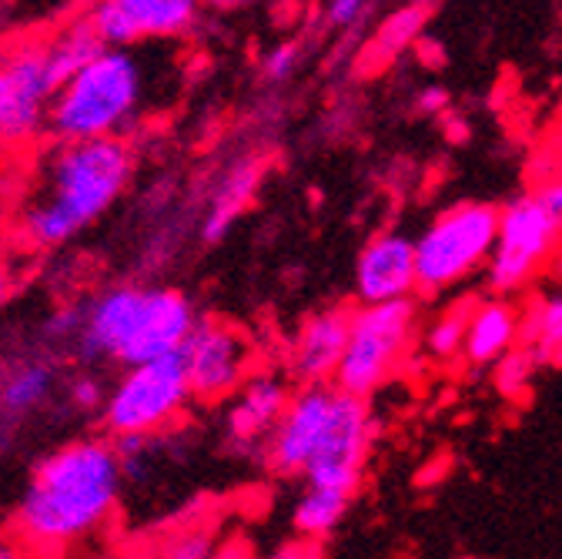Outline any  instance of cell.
Here are the masks:
<instances>
[{
    "instance_id": "cell-1",
    "label": "cell",
    "mask_w": 562,
    "mask_h": 559,
    "mask_svg": "<svg viewBox=\"0 0 562 559\" xmlns=\"http://www.w3.org/2000/svg\"><path fill=\"white\" fill-rule=\"evenodd\" d=\"M124 482L117 443L78 439L50 452L24 489L14 533L34 552H64L104 529Z\"/></svg>"
},
{
    "instance_id": "cell-2",
    "label": "cell",
    "mask_w": 562,
    "mask_h": 559,
    "mask_svg": "<svg viewBox=\"0 0 562 559\" xmlns=\"http://www.w3.org/2000/svg\"><path fill=\"white\" fill-rule=\"evenodd\" d=\"M134 155L127 137L54 142L21 204V235L34 248H57L108 215L127 191Z\"/></svg>"
},
{
    "instance_id": "cell-3",
    "label": "cell",
    "mask_w": 562,
    "mask_h": 559,
    "mask_svg": "<svg viewBox=\"0 0 562 559\" xmlns=\"http://www.w3.org/2000/svg\"><path fill=\"white\" fill-rule=\"evenodd\" d=\"M151 91V64L137 44L104 47L57 88L47 137L54 142L127 137L145 118Z\"/></svg>"
},
{
    "instance_id": "cell-4",
    "label": "cell",
    "mask_w": 562,
    "mask_h": 559,
    "mask_svg": "<svg viewBox=\"0 0 562 559\" xmlns=\"http://www.w3.org/2000/svg\"><path fill=\"white\" fill-rule=\"evenodd\" d=\"M198 315L184 292L158 286H117L91 302L81 318V348L94 359L137 366L181 353Z\"/></svg>"
},
{
    "instance_id": "cell-5",
    "label": "cell",
    "mask_w": 562,
    "mask_h": 559,
    "mask_svg": "<svg viewBox=\"0 0 562 559\" xmlns=\"http://www.w3.org/2000/svg\"><path fill=\"white\" fill-rule=\"evenodd\" d=\"M499 235V208L462 201L446 208L432 225L415 238L418 292L439 295L488 265Z\"/></svg>"
},
{
    "instance_id": "cell-6",
    "label": "cell",
    "mask_w": 562,
    "mask_h": 559,
    "mask_svg": "<svg viewBox=\"0 0 562 559\" xmlns=\"http://www.w3.org/2000/svg\"><path fill=\"white\" fill-rule=\"evenodd\" d=\"M418 328V309L412 299L351 309L348 345L335 372V385L369 399L405 362Z\"/></svg>"
},
{
    "instance_id": "cell-7",
    "label": "cell",
    "mask_w": 562,
    "mask_h": 559,
    "mask_svg": "<svg viewBox=\"0 0 562 559\" xmlns=\"http://www.w3.org/2000/svg\"><path fill=\"white\" fill-rule=\"evenodd\" d=\"M194 399L181 356H161L151 362L124 366V376L104 399V426L121 436H158Z\"/></svg>"
},
{
    "instance_id": "cell-8",
    "label": "cell",
    "mask_w": 562,
    "mask_h": 559,
    "mask_svg": "<svg viewBox=\"0 0 562 559\" xmlns=\"http://www.w3.org/2000/svg\"><path fill=\"white\" fill-rule=\"evenodd\" d=\"M57 75L44 41L11 44L0 51V145L24 152L50 131Z\"/></svg>"
},
{
    "instance_id": "cell-9",
    "label": "cell",
    "mask_w": 562,
    "mask_h": 559,
    "mask_svg": "<svg viewBox=\"0 0 562 559\" xmlns=\"http://www.w3.org/2000/svg\"><path fill=\"white\" fill-rule=\"evenodd\" d=\"M562 242V222L542 204L536 191L519 194L499 212L496 248L485 265V282L496 295L526 289L539 268L552 258Z\"/></svg>"
},
{
    "instance_id": "cell-10",
    "label": "cell",
    "mask_w": 562,
    "mask_h": 559,
    "mask_svg": "<svg viewBox=\"0 0 562 559\" xmlns=\"http://www.w3.org/2000/svg\"><path fill=\"white\" fill-rule=\"evenodd\" d=\"M369 446H372L369 399L335 385L325 433H322L302 479L308 485H331V489H345V493L356 496L362 472H366Z\"/></svg>"
},
{
    "instance_id": "cell-11",
    "label": "cell",
    "mask_w": 562,
    "mask_h": 559,
    "mask_svg": "<svg viewBox=\"0 0 562 559\" xmlns=\"http://www.w3.org/2000/svg\"><path fill=\"white\" fill-rule=\"evenodd\" d=\"M178 356L198 402H222L238 395L255 359L248 335L222 318H198Z\"/></svg>"
},
{
    "instance_id": "cell-12",
    "label": "cell",
    "mask_w": 562,
    "mask_h": 559,
    "mask_svg": "<svg viewBox=\"0 0 562 559\" xmlns=\"http://www.w3.org/2000/svg\"><path fill=\"white\" fill-rule=\"evenodd\" d=\"M207 0H94L85 14L104 47H134L184 37Z\"/></svg>"
},
{
    "instance_id": "cell-13",
    "label": "cell",
    "mask_w": 562,
    "mask_h": 559,
    "mask_svg": "<svg viewBox=\"0 0 562 559\" xmlns=\"http://www.w3.org/2000/svg\"><path fill=\"white\" fill-rule=\"evenodd\" d=\"M335 399V382H312L292 392V402L285 415L278 418L274 433L265 443L261 459L268 462L271 472L278 476H302L331 412Z\"/></svg>"
},
{
    "instance_id": "cell-14",
    "label": "cell",
    "mask_w": 562,
    "mask_h": 559,
    "mask_svg": "<svg viewBox=\"0 0 562 559\" xmlns=\"http://www.w3.org/2000/svg\"><path fill=\"white\" fill-rule=\"evenodd\" d=\"M418 292L415 242L398 232L375 235L356 265V295L362 305L412 299Z\"/></svg>"
},
{
    "instance_id": "cell-15",
    "label": "cell",
    "mask_w": 562,
    "mask_h": 559,
    "mask_svg": "<svg viewBox=\"0 0 562 559\" xmlns=\"http://www.w3.org/2000/svg\"><path fill=\"white\" fill-rule=\"evenodd\" d=\"M292 402V389L285 379L271 372H255L238 389L235 405L228 409V436L241 452H265L268 436L274 433L278 418Z\"/></svg>"
},
{
    "instance_id": "cell-16",
    "label": "cell",
    "mask_w": 562,
    "mask_h": 559,
    "mask_svg": "<svg viewBox=\"0 0 562 559\" xmlns=\"http://www.w3.org/2000/svg\"><path fill=\"white\" fill-rule=\"evenodd\" d=\"M348 325L351 309H322L299 328V338L289 356V372L295 382H335L338 362L348 345Z\"/></svg>"
},
{
    "instance_id": "cell-17",
    "label": "cell",
    "mask_w": 562,
    "mask_h": 559,
    "mask_svg": "<svg viewBox=\"0 0 562 559\" xmlns=\"http://www.w3.org/2000/svg\"><path fill=\"white\" fill-rule=\"evenodd\" d=\"M522 342V312L506 299H485L469 309V328H465V348L462 359L472 369H492L506 353Z\"/></svg>"
},
{
    "instance_id": "cell-18",
    "label": "cell",
    "mask_w": 562,
    "mask_h": 559,
    "mask_svg": "<svg viewBox=\"0 0 562 559\" xmlns=\"http://www.w3.org/2000/svg\"><path fill=\"white\" fill-rule=\"evenodd\" d=\"M265 161L261 158H245L238 161L225 178L222 185L211 194V204H207V215H204V225H201V238L207 245H218L232 225L238 222V215L251 204V198L258 194V185L265 178Z\"/></svg>"
},
{
    "instance_id": "cell-19",
    "label": "cell",
    "mask_w": 562,
    "mask_h": 559,
    "mask_svg": "<svg viewBox=\"0 0 562 559\" xmlns=\"http://www.w3.org/2000/svg\"><path fill=\"white\" fill-rule=\"evenodd\" d=\"M429 24V8H412L402 4L398 11H392L372 34V41L366 44L359 67L362 71H382L385 64H392L398 54H405Z\"/></svg>"
},
{
    "instance_id": "cell-20",
    "label": "cell",
    "mask_w": 562,
    "mask_h": 559,
    "mask_svg": "<svg viewBox=\"0 0 562 559\" xmlns=\"http://www.w3.org/2000/svg\"><path fill=\"white\" fill-rule=\"evenodd\" d=\"M348 506H351V493H345V489L308 485L302 493V500L295 503V513H292L295 533L308 543H318L341 526Z\"/></svg>"
},
{
    "instance_id": "cell-21",
    "label": "cell",
    "mask_w": 562,
    "mask_h": 559,
    "mask_svg": "<svg viewBox=\"0 0 562 559\" xmlns=\"http://www.w3.org/2000/svg\"><path fill=\"white\" fill-rule=\"evenodd\" d=\"M522 342L542 366H562V292H552L522 312Z\"/></svg>"
},
{
    "instance_id": "cell-22",
    "label": "cell",
    "mask_w": 562,
    "mask_h": 559,
    "mask_svg": "<svg viewBox=\"0 0 562 559\" xmlns=\"http://www.w3.org/2000/svg\"><path fill=\"white\" fill-rule=\"evenodd\" d=\"M44 44H47V60H50V67H54V75H57L60 85L70 75H78L98 51H104V41L94 34V27L88 24V18L75 21V24L64 27L60 34H54Z\"/></svg>"
},
{
    "instance_id": "cell-23",
    "label": "cell",
    "mask_w": 562,
    "mask_h": 559,
    "mask_svg": "<svg viewBox=\"0 0 562 559\" xmlns=\"http://www.w3.org/2000/svg\"><path fill=\"white\" fill-rule=\"evenodd\" d=\"M50 385H54V376L47 366L24 362L4 379V385H0V405L8 412H31L44 405V399L50 395Z\"/></svg>"
},
{
    "instance_id": "cell-24",
    "label": "cell",
    "mask_w": 562,
    "mask_h": 559,
    "mask_svg": "<svg viewBox=\"0 0 562 559\" xmlns=\"http://www.w3.org/2000/svg\"><path fill=\"white\" fill-rule=\"evenodd\" d=\"M469 302L446 309L442 315H436L426 332H422V345L436 362H452L456 356H462L465 348V328H469Z\"/></svg>"
},
{
    "instance_id": "cell-25",
    "label": "cell",
    "mask_w": 562,
    "mask_h": 559,
    "mask_svg": "<svg viewBox=\"0 0 562 559\" xmlns=\"http://www.w3.org/2000/svg\"><path fill=\"white\" fill-rule=\"evenodd\" d=\"M539 366H542L539 356L532 353L526 342H519L513 353H506L496 366H492V382H496V392L506 395V399L526 395Z\"/></svg>"
},
{
    "instance_id": "cell-26",
    "label": "cell",
    "mask_w": 562,
    "mask_h": 559,
    "mask_svg": "<svg viewBox=\"0 0 562 559\" xmlns=\"http://www.w3.org/2000/svg\"><path fill=\"white\" fill-rule=\"evenodd\" d=\"M302 60V41H281L271 51H265L261 57V71L271 85H281L295 75V67Z\"/></svg>"
},
{
    "instance_id": "cell-27",
    "label": "cell",
    "mask_w": 562,
    "mask_h": 559,
    "mask_svg": "<svg viewBox=\"0 0 562 559\" xmlns=\"http://www.w3.org/2000/svg\"><path fill=\"white\" fill-rule=\"evenodd\" d=\"M369 11V0H325V24L335 31L356 27Z\"/></svg>"
},
{
    "instance_id": "cell-28",
    "label": "cell",
    "mask_w": 562,
    "mask_h": 559,
    "mask_svg": "<svg viewBox=\"0 0 562 559\" xmlns=\"http://www.w3.org/2000/svg\"><path fill=\"white\" fill-rule=\"evenodd\" d=\"M75 402H78V409H101L104 405V389H101V382L98 379H78L75 382Z\"/></svg>"
},
{
    "instance_id": "cell-29",
    "label": "cell",
    "mask_w": 562,
    "mask_h": 559,
    "mask_svg": "<svg viewBox=\"0 0 562 559\" xmlns=\"http://www.w3.org/2000/svg\"><path fill=\"white\" fill-rule=\"evenodd\" d=\"M418 111L422 114H446L449 111V104H452V98H449V91L446 88H439V85H432V88H426L418 94Z\"/></svg>"
},
{
    "instance_id": "cell-30",
    "label": "cell",
    "mask_w": 562,
    "mask_h": 559,
    "mask_svg": "<svg viewBox=\"0 0 562 559\" xmlns=\"http://www.w3.org/2000/svg\"><path fill=\"white\" fill-rule=\"evenodd\" d=\"M184 546H168L165 552L168 556H188V559H198V556H211V539L204 533H191L181 539Z\"/></svg>"
},
{
    "instance_id": "cell-31",
    "label": "cell",
    "mask_w": 562,
    "mask_h": 559,
    "mask_svg": "<svg viewBox=\"0 0 562 559\" xmlns=\"http://www.w3.org/2000/svg\"><path fill=\"white\" fill-rule=\"evenodd\" d=\"M536 194L542 198V204L549 208V212L562 222V175H555V178L542 181V185L536 188Z\"/></svg>"
},
{
    "instance_id": "cell-32",
    "label": "cell",
    "mask_w": 562,
    "mask_h": 559,
    "mask_svg": "<svg viewBox=\"0 0 562 559\" xmlns=\"http://www.w3.org/2000/svg\"><path fill=\"white\" fill-rule=\"evenodd\" d=\"M258 0H207V8L211 11H218V14H235V11H245V8H255Z\"/></svg>"
},
{
    "instance_id": "cell-33",
    "label": "cell",
    "mask_w": 562,
    "mask_h": 559,
    "mask_svg": "<svg viewBox=\"0 0 562 559\" xmlns=\"http://www.w3.org/2000/svg\"><path fill=\"white\" fill-rule=\"evenodd\" d=\"M11 292H14V282H11V271L0 265V309L8 305V299H11Z\"/></svg>"
},
{
    "instance_id": "cell-34",
    "label": "cell",
    "mask_w": 562,
    "mask_h": 559,
    "mask_svg": "<svg viewBox=\"0 0 562 559\" xmlns=\"http://www.w3.org/2000/svg\"><path fill=\"white\" fill-rule=\"evenodd\" d=\"M398 4H412V8H432L436 0H398Z\"/></svg>"
},
{
    "instance_id": "cell-35",
    "label": "cell",
    "mask_w": 562,
    "mask_h": 559,
    "mask_svg": "<svg viewBox=\"0 0 562 559\" xmlns=\"http://www.w3.org/2000/svg\"><path fill=\"white\" fill-rule=\"evenodd\" d=\"M11 552H14V546H8V539L0 536V559H4V556H11Z\"/></svg>"
},
{
    "instance_id": "cell-36",
    "label": "cell",
    "mask_w": 562,
    "mask_h": 559,
    "mask_svg": "<svg viewBox=\"0 0 562 559\" xmlns=\"http://www.w3.org/2000/svg\"><path fill=\"white\" fill-rule=\"evenodd\" d=\"M4 152H8V148H4V145H0V155H4Z\"/></svg>"
}]
</instances>
